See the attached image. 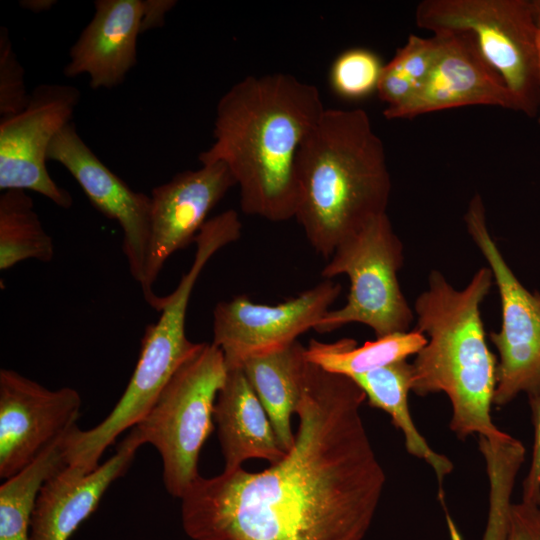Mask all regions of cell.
I'll list each match as a JSON object with an SVG mask.
<instances>
[{
    "instance_id": "obj_1",
    "label": "cell",
    "mask_w": 540,
    "mask_h": 540,
    "mask_svg": "<svg viewBox=\"0 0 540 540\" xmlns=\"http://www.w3.org/2000/svg\"><path fill=\"white\" fill-rule=\"evenodd\" d=\"M350 377L308 362L294 443L259 472L199 476L179 499L192 540H363L386 483Z\"/></svg>"
},
{
    "instance_id": "obj_2",
    "label": "cell",
    "mask_w": 540,
    "mask_h": 540,
    "mask_svg": "<svg viewBox=\"0 0 540 540\" xmlns=\"http://www.w3.org/2000/svg\"><path fill=\"white\" fill-rule=\"evenodd\" d=\"M324 110L319 90L291 74L247 76L219 99L213 143L198 160L229 168L245 214L287 221L299 204L298 152Z\"/></svg>"
},
{
    "instance_id": "obj_3",
    "label": "cell",
    "mask_w": 540,
    "mask_h": 540,
    "mask_svg": "<svg viewBox=\"0 0 540 540\" xmlns=\"http://www.w3.org/2000/svg\"><path fill=\"white\" fill-rule=\"evenodd\" d=\"M295 218L317 254L336 247L386 213L391 177L382 140L362 109L325 108L296 160Z\"/></svg>"
},
{
    "instance_id": "obj_4",
    "label": "cell",
    "mask_w": 540,
    "mask_h": 540,
    "mask_svg": "<svg viewBox=\"0 0 540 540\" xmlns=\"http://www.w3.org/2000/svg\"><path fill=\"white\" fill-rule=\"evenodd\" d=\"M492 283L489 267L478 269L461 290L432 270L414 304L415 329L427 343L411 363V391L446 394L452 408L449 426L461 440L475 434L489 439L508 435L491 418L498 361L487 345L480 307Z\"/></svg>"
},
{
    "instance_id": "obj_5",
    "label": "cell",
    "mask_w": 540,
    "mask_h": 540,
    "mask_svg": "<svg viewBox=\"0 0 540 540\" xmlns=\"http://www.w3.org/2000/svg\"><path fill=\"white\" fill-rule=\"evenodd\" d=\"M232 237L222 225L206 223L196 236L194 259L172 293L163 297L158 320L146 327L132 376L111 412L88 430L78 426L67 444L68 464L85 472L100 465V458L126 430L148 413L177 369L200 347L188 339L186 315L194 286L208 261Z\"/></svg>"
},
{
    "instance_id": "obj_6",
    "label": "cell",
    "mask_w": 540,
    "mask_h": 540,
    "mask_svg": "<svg viewBox=\"0 0 540 540\" xmlns=\"http://www.w3.org/2000/svg\"><path fill=\"white\" fill-rule=\"evenodd\" d=\"M418 27L470 34L511 93L516 111L540 124V19L533 0H424Z\"/></svg>"
},
{
    "instance_id": "obj_7",
    "label": "cell",
    "mask_w": 540,
    "mask_h": 540,
    "mask_svg": "<svg viewBox=\"0 0 540 540\" xmlns=\"http://www.w3.org/2000/svg\"><path fill=\"white\" fill-rule=\"evenodd\" d=\"M227 371L222 351L202 342L135 426L143 445L159 453L164 488L173 498L200 476V452L214 430V405Z\"/></svg>"
},
{
    "instance_id": "obj_8",
    "label": "cell",
    "mask_w": 540,
    "mask_h": 540,
    "mask_svg": "<svg viewBox=\"0 0 540 540\" xmlns=\"http://www.w3.org/2000/svg\"><path fill=\"white\" fill-rule=\"evenodd\" d=\"M403 244L386 213L342 241L321 271L324 279L346 275L350 290L344 306L330 309L316 325L319 334L350 323L370 327L376 338L408 331L414 320L398 281Z\"/></svg>"
},
{
    "instance_id": "obj_9",
    "label": "cell",
    "mask_w": 540,
    "mask_h": 540,
    "mask_svg": "<svg viewBox=\"0 0 540 540\" xmlns=\"http://www.w3.org/2000/svg\"><path fill=\"white\" fill-rule=\"evenodd\" d=\"M466 229L485 258L501 303V327L490 333L499 360L493 404L500 407L519 394H540V293L529 291L507 264L492 238L480 195L471 199L464 215Z\"/></svg>"
},
{
    "instance_id": "obj_10",
    "label": "cell",
    "mask_w": 540,
    "mask_h": 540,
    "mask_svg": "<svg viewBox=\"0 0 540 540\" xmlns=\"http://www.w3.org/2000/svg\"><path fill=\"white\" fill-rule=\"evenodd\" d=\"M341 290L340 283L324 279L277 305L254 303L244 294L220 301L211 343L222 351L227 370L241 368L248 358L282 349L314 329Z\"/></svg>"
},
{
    "instance_id": "obj_11",
    "label": "cell",
    "mask_w": 540,
    "mask_h": 540,
    "mask_svg": "<svg viewBox=\"0 0 540 540\" xmlns=\"http://www.w3.org/2000/svg\"><path fill=\"white\" fill-rule=\"evenodd\" d=\"M80 100L78 88L59 83L36 86L27 106L0 120V189L31 190L61 208H70L71 194L46 167L56 135L71 122Z\"/></svg>"
},
{
    "instance_id": "obj_12",
    "label": "cell",
    "mask_w": 540,
    "mask_h": 540,
    "mask_svg": "<svg viewBox=\"0 0 540 540\" xmlns=\"http://www.w3.org/2000/svg\"><path fill=\"white\" fill-rule=\"evenodd\" d=\"M82 399L71 387L49 389L15 370H0V478L18 473L77 425Z\"/></svg>"
},
{
    "instance_id": "obj_13",
    "label": "cell",
    "mask_w": 540,
    "mask_h": 540,
    "mask_svg": "<svg viewBox=\"0 0 540 540\" xmlns=\"http://www.w3.org/2000/svg\"><path fill=\"white\" fill-rule=\"evenodd\" d=\"M235 185L229 168L216 162L177 173L153 188L148 254L140 287L155 310H160L163 297L156 295L152 286L164 264L176 251L194 242L210 211Z\"/></svg>"
},
{
    "instance_id": "obj_14",
    "label": "cell",
    "mask_w": 540,
    "mask_h": 540,
    "mask_svg": "<svg viewBox=\"0 0 540 540\" xmlns=\"http://www.w3.org/2000/svg\"><path fill=\"white\" fill-rule=\"evenodd\" d=\"M48 160L65 167L92 205L119 224L130 274L141 285L150 235V196L132 190L113 173L89 148L72 122L52 141Z\"/></svg>"
},
{
    "instance_id": "obj_15",
    "label": "cell",
    "mask_w": 540,
    "mask_h": 540,
    "mask_svg": "<svg viewBox=\"0 0 540 540\" xmlns=\"http://www.w3.org/2000/svg\"><path fill=\"white\" fill-rule=\"evenodd\" d=\"M433 34L439 39V48L426 80L408 102L395 109H385L383 114L387 119H410L470 105L516 111L514 98L485 61L470 34L460 31Z\"/></svg>"
},
{
    "instance_id": "obj_16",
    "label": "cell",
    "mask_w": 540,
    "mask_h": 540,
    "mask_svg": "<svg viewBox=\"0 0 540 540\" xmlns=\"http://www.w3.org/2000/svg\"><path fill=\"white\" fill-rule=\"evenodd\" d=\"M143 443L135 427L93 471L67 465L43 485L33 512L30 540H69L97 509L110 486L131 467Z\"/></svg>"
},
{
    "instance_id": "obj_17",
    "label": "cell",
    "mask_w": 540,
    "mask_h": 540,
    "mask_svg": "<svg viewBox=\"0 0 540 540\" xmlns=\"http://www.w3.org/2000/svg\"><path fill=\"white\" fill-rule=\"evenodd\" d=\"M142 0H97L95 13L70 49L66 77L89 76L93 89L121 84L137 61Z\"/></svg>"
},
{
    "instance_id": "obj_18",
    "label": "cell",
    "mask_w": 540,
    "mask_h": 540,
    "mask_svg": "<svg viewBox=\"0 0 540 540\" xmlns=\"http://www.w3.org/2000/svg\"><path fill=\"white\" fill-rule=\"evenodd\" d=\"M224 470L242 467L249 459L270 464L281 460V447L271 421L241 368L227 371L213 412Z\"/></svg>"
},
{
    "instance_id": "obj_19",
    "label": "cell",
    "mask_w": 540,
    "mask_h": 540,
    "mask_svg": "<svg viewBox=\"0 0 540 540\" xmlns=\"http://www.w3.org/2000/svg\"><path fill=\"white\" fill-rule=\"evenodd\" d=\"M307 365L306 347L297 340L282 349L248 358L241 366L286 452L295 439L291 415L296 413L301 398Z\"/></svg>"
},
{
    "instance_id": "obj_20",
    "label": "cell",
    "mask_w": 540,
    "mask_h": 540,
    "mask_svg": "<svg viewBox=\"0 0 540 540\" xmlns=\"http://www.w3.org/2000/svg\"><path fill=\"white\" fill-rule=\"evenodd\" d=\"M352 379L363 390L371 407L381 409L390 416L392 424L403 434L406 451L424 460L433 469L438 482V498L444 510H447L443 482L453 471L454 465L448 457L431 448L412 420L408 404L411 363L399 361Z\"/></svg>"
},
{
    "instance_id": "obj_21",
    "label": "cell",
    "mask_w": 540,
    "mask_h": 540,
    "mask_svg": "<svg viewBox=\"0 0 540 540\" xmlns=\"http://www.w3.org/2000/svg\"><path fill=\"white\" fill-rule=\"evenodd\" d=\"M427 337L416 330L394 333L358 346L352 338L327 343L311 339L306 358L322 369L350 378L416 355Z\"/></svg>"
},
{
    "instance_id": "obj_22",
    "label": "cell",
    "mask_w": 540,
    "mask_h": 540,
    "mask_svg": "<svg viewBox=\"0 0 540 540\" xmlns=\"http://www.w3.org/2000/svg\"><path fill=\"white\" fill-rule=\"evenodd\" d=\"M68 433L1 484L0 540H30L33 512L40 491L48 479L67 466Z\"/></svg>"
},
{
    "instance_id": "obj_23",
    "label": "cell",
    "mask_w": 540,
    "mask_h": 540,
    "mask_svg": "<svg viewBox=\"0 0 540 540\" xmlns=\"http://www.w3.org/2000/svg\"><path fill=\"white\" fill-rule=\"evenodd\" d=\"M52 237L44 229L25 190L11 189L0 196V269L35 259L50 262L54 257Z\"/></svg>"
},
{
    "instance_id": "obj_24",
    "label": "cell",
    "mask_w": 540,
    "mask_h": 540,
    "mask_svg": "<svg viewBox=\"0 0 540 540\" xmlns=\"http://www.w3.org/2000/svg\"><path fill=\"white\" fill-rule=\"evenodd\" d=\"M478 447L489 482L488 514L482 540H508L512 495L525 460V448L511 435L502 439L480 436Z\"/></svg>"
},
{
    "instance_id": "obj_25",
    "label": "cell",
    "mask_w": 540,
    "mask_h": 540,
    "mask_svg": "<svg viewBox=\"0 0 540 540\" xmlns=\"http://www.w3.org/2000/svg\"><path fill=\"white\" fill-rule=\"evenodd\" d=\"M439 48V39L410 35L394 57L384 64L377 94L386 104L385 109H395L408 102L426 80Z\"/></svg>"
},
{
    "instance_id": "obj_26",
    "label": "cell",
    "mask_w": 540,
    "mask_h": 540,
    "mask_svg": "<svg viewBox=\"0 0 540 540\" xmlns=\"http://www.w3.org/2000/svg\"><path fill=\"white\" fill-rule=\"evenodd\" d=\"M384 64L373 51L352 48L340 53L329 71L332 91L342 99L357 101L377 92Z\"/></svg>"
},
{
    "instance_id": "obj_27",
    "label": "cell",
    "mask_w": 540,
    "mask_h": 540,
    "mask_svg": "<svg viewBox=\"0 0 540 540\" xmlns=\"http://www.w3.org/2000/svg\"><path fill=\"white\" fill-rule=\"evenodd\" d=\"M30 93L24 82V69L19 62L6 27L0 29V116L21 112L28 104Z\"/></svg>"
},
{
    "instance_id": "obj_28",
    "label": "cell",
    "mask_w": 540,
    "mask_h": 540,
    "mask_svg": "<svg viewBox=\"0 0 540 540\" xmlns=\"http://www.w3.org/2000/svg\"><path fill=\"white\" fill-rule=\"evenodd\" d=\"M534 440L528 473L522 484V500L540 506V394L530 397Z\"/></svg>"
},
{
    "instance_id": "obj_29",
    "label": "cell",
    "mask_w": 540,
    "mask_h": 540,
    "mask_svg": "<svg viewBox=\"0 0 540 540\" xmlns=\"http://www.w3.org/2000/svg\"><path fill=\"white\" fill-rule=\"evenodd\" d=\"M508 540H540V506L513 503Z\"/></svg>"
},
{
    "instance_id": "obj_30",
    "label": "cell",
    "mask_w": 540,
    "mask_h": 540,
    "mask_svg": "<svg viewBox=\"0 0 540 540\" xmlns=\"http://www.w3.org/2000/svg\"><path fill=\"white\" fill-rule=\"evenodd\" d=\"M173 0H146L143 1L141 18V33L150 29L160 28L164 25L166 14L175 6Z\"/></svg>"
},
{
    "instance_id": "obj_31",
    "label": "cell",
    "mask_w": 540,
    "mask_h": 540,
    "mask_svg": "<svg viewBox=\"0 0 540 540\" xmlns=\"http://www.w3.org/2000/svg\"><path fill=\"white\" fill-rule=\"evenodd\" d=\"M20 6L32 11L33 13H41L48 11L56 4L54 0H23L19 2Z\"/></svg>"
}]
</instances>
